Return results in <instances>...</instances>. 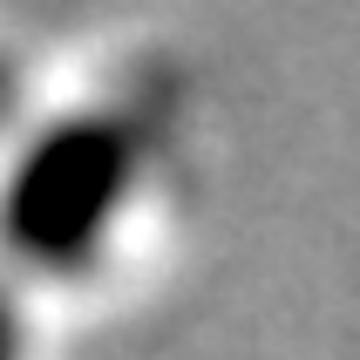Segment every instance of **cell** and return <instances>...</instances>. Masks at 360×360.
Here are the masks:
<instances>
[{"instance_id": "6da1fadb", "label": "cell", "mask_w": 360, "mask_h": 360, "mask_svg": "<svg viewBox=\"0 0 360 360\" xmlns=\"http://www.w3.org/2000/svg\"><path fill=\"white\" fill-rule=\"evenodd\" d=\"M143 129L122 109H68L41 122L0 177V252L48 279L89 272L143 191Z\"/></svg>"}, {"instance_id": "7a4b0ae2", "label": "cell", "mask_w": 360, "mask_h": 360, "mask_svg": "<svg viewBox=\"0 0 360 360\" xmlns=\"http://www.w3.org/2000/svg\"><path fill=\"white\" fill-rule=\"evenodd\" d=\"M0 360H27V326H20V306L7 285H0Z\"/></svg>"}, {"instance_id": "3957f363", "label": "cell", "mask_w": 360, "mask_h": 360, "mask_svg": "<svg viewBox=\"0 0 360 360\" xmlns=\"http://www.w3.org/2000/svg\"><path fill=\"white\" fill-rule=\"evenodd\" d=\"M7 96H14V89H7V68H0V109H7Z\"/></svg>"}]
</instances>
